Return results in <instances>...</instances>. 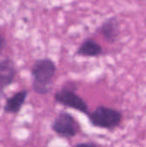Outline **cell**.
Returning a JSON list of instances; mask_svg holds the SVG:
<instances>
[{"label": "cell", "mask_w": 146, "mask_h": 147, "mask_svg": "<svg viewBox=\"0 0 146 147\" xmlns=\"http://www.w3.org/2000/svg\"><path fill=\"white\" fill-rule=\"evenodd\" d=\"M34 78L33 88L38 94H47L51 91V82L56 73V65L50 59L36 60L31 69Z\"/></svg>", "instance_id": "cell-1"}, {"label": "cell", "mask_w": 146, "mask_h": 147, "mask_svg": "<svg viewBox=\"0 0 146 147\" xmlns=\"http://www.w3.org/2000/svg\"><path fill=\"white\" fill-rule=\"evenodd\" d=\"M89 122L96 127L113 130L119 127L122 121V114L116 109L105 106H98L89 115Z\"/></svg>", "instance_id": "cell-2"}, {"label": "cell", "mask_w": 146, "mask_h": 147, "mask_svg": "<svg viewBox=\"0 0 146 147\" xmlns=\"http://www.w3.org/2000/svg\"><path fill=\"white\" fill-rule=\"evenodd\" d=\"M52 129L62 138L71 139L78 134L80 127L71 115L66 112H60L52 122Z\"/></svg>", "instance_id": "cell-3"}, {"label": "cell", "mask_w": 146, "mask_h": 147, "mask_svg": "<svg viewBox=\"0 0 146 147\" xmlns=\"http://www.w3.org/2000/svg\"><path fill=\"white\" fill-rule=\"evenodd\" d=\"M54 100L59 104L77 110L83 114H89L86 102L69 87H65L58 90L54 95Z\"/></svg>", "instance_id": "cell-4"}, {"label": "cell", "mask_w": 146, "mask_h": 147, "mask_svg": "<svg viewBox=\"0 0 146 147\" xmlns=\"http://www.w3.org/2000/svg\"><path fill=\"white\" fill-rule=\"evenodd\" d=\"M17 70L10 59H0V89L3 90L14 81Z\"/></svg>", "instance_id": "cell-5"}, {"label": "cell", "mask_w": 146, "mask_h": 147, "mask_svg": "<svg viewBox=\"0 0 146 147\" xmlns=\"http://www.w3.org/2000/svg\"><path fill=\"white\" fill-rule=\"evenodd\" d=\"M103 53L102 47L92 39L84 40L78 47L76 54L83 57H97Z\"/></svg>", "instance_id": "cell-6"}, {"label": "cell", "mask_w": 146, "mask_h": 147, "mask_svg": "<svg viewBox=\"0 0 146 147\" xmlns=\"http://www.w3.org/2000/svg\"><path fill=\"white\" fill-rule=\"evenodd\" d=\"M101 32L108 41L114 42L120 33L118 20L115 17H110L107 19L101 27Z\"/></svg>", "instance_id": "cell-7"}, {"label": "cell", "mask_w": 146, "mask_h": 147, "mask_svg": "<svg viewBox=\"0 0 146 147\" xmlns=\"http://www.w3.org/2000/svg\"><path fill=\"white\" fill-rule=\"evenodd\" d=\"M28 96V90H21L17 93H15L14 96L9 97L6 101L5 106L3 108L4 111L7 113H12V114H17L23 103L25 102V100Z\"/></svg>", "instance_id": "cell-8"}, {"label": "cell", "mask_w": 146, "mask_h": 147, "mask_svg": "<svg viewBox=\"0 0 146 147\" xmlns=\"http://www.w3.org/2000/svg\"><path fill=\"white\" fill-rule=\"evenodd\" d=\"M75 147H98L96 144L92 142H86V143H79L77 144Z\"/></svg>", "instance_id": "cell-9"}, {"label": "cell", "mask_w": 146, "mask_h": 147, "mask_svg": "<svg viewBox=\"0 0 146 147\" xmlns=\"http://www.w3.org/2000/svg\"><path fill=\"white\" fill-rule=\"evenodd\" d=\"M5 45H6V40L0 30V51H2L4 48Z\"/></svg>", "instance_id": "cell-10"}]
</instances>
